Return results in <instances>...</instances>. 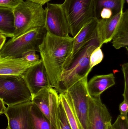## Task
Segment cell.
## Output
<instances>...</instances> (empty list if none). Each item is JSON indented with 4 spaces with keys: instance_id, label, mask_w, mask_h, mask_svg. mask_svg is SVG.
I'll return each mask as SVG.
<instances>
[{
    "instance_id": "27",
    "label": "cell",
    "mask_w": 128,
    "mask_h": 129,
    "mask_svg": "<svg viewBox=\"0 0 128 129\" xmlns=\"http://www.w3.org/2000/svg\"><path fill=\"white\" fill-rule=\"evenodd\" d=\"M36 51H31L23 54L22 58L29 62H36L40 60L39 56L36 54Z\"/></svg>"
},
{
    "instance_id": "7",
    "label": "cell",
    "mask_w": 128,
    "mask_h": 129,
    "mask_svg": "<svg viewBox=\"0 0 128 129\" xmlns=\"http://www.w3.org/2000/svg\"><path fill=\"white\" fill-rule=\"evenodd\" d=\"M88 76L74 84L64 93L79 121L81 129H87L88 100Z\"/></svg>"
},
{
    "instance_id": "21",
    "label": "cell",
    "mask_w": 128,
    "mask_h": 129,
    "mask_svg": "<svg viewBox=\"0 0 128 129\" xmlns=\"http://www.w3.org/2000/svg\"><path fill=\"white\" fill-rule=\"evenodd\" d=\"M59 96L60 101L65 111L71 129H81L79 121L64 94L60 93Z\"/></svg>"
},
{
    "instance_id": "29",
    "label": "cell",
    "mask_w": 128,
    "mask_h": 129,
    "mask_svg": "<svg viewBox=\"0 0 128 129\" xmlns=\"http://www.w3.org/2000/svg\"><path fill=\"white\" fill-rule=\"evenodd\" d=\"M2 100L0 99V114H4L6 111V107Z\"/></svg>"
},
{
    "instance_id": "14",
    "label": "cell",
    "mask_w": 128,
    "mask_h": 129,
    "mask_svg": "<svg viewBox=\"0 0 128 129\" xmlns=\"http://www.w3.org/2000/svg\"><path fill=\"white\" fill-rule=\"evenodd\" d=\"M123 11L107 19H98L97 39L99 46L111 42L116 28L121 18Z\"/></svg>"
},
{
    "instance_id": "26",
    "label": "cell",
    "mask_w": 128,
    "mask_h": 129,
    "mask_svg": "<svg viewBox=\"0 0 128 129\" xmlns=\"http://www.w3.org/2000/svg\"><path fill=\"white\" fill-rule=\"evenodd\" d=\"M23 0H0V7L13 9Z\"/></svg>"
},
{
    "instance_id": "31",
    "label": "cell",
    "mask_w": 128,
    "mask_h": 129,
    "mask_svg": "<svg viewBox=\"0 0 128 129\" xmlns=\"http://www.w3.org/2000/svg\"><path fill=\"white\" fill-rule=\"evenodd\" d=\"M6 40V37L0 34V51L4 44Z\"/></svg>"
},
{
    "instance_id": "22",
    "label": "cell",
    "mask_w": 128,
    "mask_h": 129,
    "mask_svg": "<svg viewBox=\"0 0 128 129\" xmlns=\"http://www.w3.org/2000/svg\"><path fill=\"white\" fill-rule=\"evenodd\" d=\"M101 47H97L91 54L89 57L90 70H92L94 67L100 63L104 58V54Z\"/></svg>"
},
{
    "instance_id": "1",
    "label": "cell",
    "mask_w": 128,
    "mask_h": 129,
    "mask_svg": "<svg viewBox=\"0 0 128 129\" xmlns=\"http://www.w3.org/2000/svg\"><path fill=\"white\" fill-rule=\"evenodd\" d=\"M73 38H62L47 33L39 47L41 60L45 67L49 83L57 92L63 67L71 53Z\"/></svg>"
},
{
    "instance_id": "15",
    "label": "cell",
    "mask_w": 128,
    "mask_h": 129,
    "mask_svg": "<svg viewBox=\"0 0 128 129\" xmlns=\"http://www.w3.org/2000/svg\"><path fill=\"white\" fill-rule=\"evenodd\" d=\"M38 61L28 62L22 58L0 57V75L22 77L29 67Z\"/></svg>"
},
{
    "instance_id": "19",
    "label": "cell",
    "mask_w": 128,
    "mask_h": 129,
    "mask_svg": "<svg viewBox=\"0 0 128 129\" xmlns=\"http://www.w3.org/2000/svg\"><path fill=\"white\" fill-rule=\"evenodd\" d=\"M125 0H95V17L99 19L100 14L103 9L111 10L113 15L123 11Z\"/></svg>"
},
{
    "instance_id": "32",
    "label": "cell",
    "mask_w": 128,
    "mask_h": 129,
    "mask_svg": "<svg viewBox=\"0 0 128 129\" xmlns=\"http://www.w3.org/2000/svg\"><path fill=\"white\" fill-rule=\"evenodd\" d=\"M107 129H115L114 127L113 126L112 123H110L109 125H108V127H107Z\"/></svg>"
},
{
    "instance_id": "23",
    "label": "cell",
    "mask_w": 128,
    "mask_h": 129,
    "mask_svg": "<svg viewBox=\"0 0 128 129\" xmlns=\"http://www.w3.org/2000/svg\"><path fill=\"white\" fill-rule=\"evenodd\" d=\"M58 120L59 129H71L60 100L58 110Z\"/></svg>"
},
{
    "instance_id": "4",
    "label": "cell",
    "mask_w": 128,
    "mask_h": 129,
    "mask_svg": "<svg viewBox=\"0 0 128 129\" xmlns=\"http://www.w3.org/2000/svg\"><path fill=\"white\" fill-rule=\"evenodd\" d=\"M44 26L36 28L5 43L0 51V57L22 58L31 51L39 52V47L46 34Z\"/></svg>"
},
{
    "instance_id": "25",
    "label": "cell",
    "mask_w": 128,
    "mask_h": 129,
    "mask_svg": "<svg viewBox=\"0 0 128 129\" xmlns=\"http://www.w3.org/2000/svg\"><path fill=\"white\" fill-rule=\"evenodd\" d=\"M122 70L124 79V90L122 94L124 100L128 101V63L122 65Z\"/></svg>"
},
{
    "instance_id": "20",
    "label": "cell",
    "mask_w": 128,
    "mask_h": 129,
    "mask_svg": "<svg viewBox=\"0 0 128 129\" xmlns=\"http://www.w3.org/2000/svg\"><path fill=\"white\" fill-rule=\"evenodd\" d=\"M31 129H53L50 122L35 104L31 108Z\"/></svg>"
},
{
    "instance_id": "33",
    "label": "cell",
    "mask_w": 128,
    "mask_h": 129,
    "mask_svg": "<svg viewBox=\"0 0 128 129\" xmlns=\"http://www.w3.org/2000/svg\"><path fill=\"white\" fill-rule=\"evenodd\" d=\"M126 1V2H127V3H128V0H125Z\"/></svg>"
},
{
    "instance_id": "18",
    "label": "cell",
    "mask_w": 128,
    "mask_h": 129,
    "mask_svg": "<svg viewBox=\"0 0 128 129\" xmlns=\"http://www.w3.org/2000/svg\"><path fill=\"white\" fill-rule=\"evenodd\" d=\"M15 31L13 9L0 7V34L5 37H13Z\"/></svg>"
},
{
    "instance_id": "6",
    "label": "cell",
    "mask_w": 128,
    "mask_h": 129,
    "mask_svg": "<svg viewBox=\"0 0 128 129\" xmlns=\"http://www.w3.org/2000/svg\"><path fill=\"white\" fill-rule=\"evenodd\" d=\"M0 99L8 106L31 101L32 95L22 77L0 75Z\"/></svg>"
},
{
    "instance_id": "10",
    "label": "cell",
    "mask_w": 128,
    "mask_h": 129,
    "mask_svg": "<svg viewBox=\"0 0 128 129\" xmlns=\"http://www.w3.org/2000/svg\"><path fill=\"white\" fill-rule=\"evenodd\" d=\"M32 102H26L6 108L4 114L8 121L7 129H31Z\"/></svg>"
},
{
    "instance_id": "24",
    "label": "cell",
    "mask_w": 128,
    "mask_h": 129,
    "mask_svg": "<svg viewBox=\"0 0 128 129\" xmlns=\"http://www.w3.org/2000/svg\"><path fill=\"white\" fill-rule=\"evenodd\" d=\"M115 129H128V116L119 115L113 124Z\"/></svg>"
},
{
    "instance_id": "13",
    "label": "cell",
    "mask_w": 128,
    "mask_h": 129,
    "mask_svg": "<svg viewBox=\"0 0 128 129\" xmlns=\"http://www.w3.org/2000/svg\"><path fill=\"white\" fill-rule=\"evenodd\" d=\"M98 22L97 18H93L86 24L73 38V41L71 53L65 62L63 70L70 65L77 54L84 46L96 38Z\"/></svg>"
},
{
    "instance_id": "8",
    "label": "cell",
    "mask_w": 128,
    "mask_h": 129,
    "mask_svg": "<svg viewBox=\"0 0 128 129\" xmlns=\"http://www.w3.org/2000/svg\"><path fill=\"white\" fill-rule=\"evenodd\" d=\"M31 101L49 120L53 129H59L58 110L59 94L51 86L45 88L32 96Z\"/></svg>"
},
{
    "instance_id": "12",
    "label": "cell",
    "mask_w": 128,
    "mask_h": 129,
    "mask_svg": "<svg viewBox=\"0 0 128 129\" xmlns=\"http://www.w3.org/2000/svg\"><path fill=\"white\" fill-rule=\"evenodd\" d=\"M22 77L32 96L50 86L46 69L41 59L36 64L29 67Z\"/></svg>"
},
{
    "instance_id": "3",
    "label": "cell",
    "mask_w": 128,
    "mask_h": 129,
    "mask_svg": "<svg viewBox=\"0 0 128 129\" xmlns=\"http://www.w3.org/2000/svg\"><path fill=\"white\" fill-rule=\"evenodd\" d=\"M13 10L15 31L13 38L45 25L46 11L43 5L26 0Z\"/></svg>"
},
{
    "instance_id": "17",
    "label": "cell",
    "mask_w": 128,
    "mask_h": 129,
    "mask_svg": "<svg viewBox=\"0 0 128 129\" xmlns=\"http://www.w3.org/2000/svg\"><path fill=\"white\" fill-rule=\"evenodd\" d=\"M113 46L118 50L125 47L128 50V10L123 11L121 18L112 39Z\"/></svg>"
},
{
    "instance_id": "5",
    "label": "cell",
    "mask_w": 128,
    "mask_h": 129,
    "mask_svg": "<svg viewBox=\"0 0 128 129\" xmlns=\"http://www.w3.org/2000/svg\"><path fill=\"white\" fill-rule=\"evenodd\" d=\"M61 5L73 38L86 24L95 18V0H64Z\"/></svg>"
},
{
    "instance_id": "30",
    "label": "cell",
    "mask_w": 128,
    "mask_h": 129,
    "mask_svg": "<svg viewBox=\"0 0 128 129\" xmlns=\"http://www.w3.org/2000/svg\"><path fill=\"white\" fill-rule=\"evenodd\" d=\"M37 4H39L41 5H43L46 3H48L49 2L52 0H29Z\"/></svg>"
},
{
    "instance_id": "2",
    "label": "cell",
    "mask_w": 128,
    "mask_h": 129,
    "mask_svg": "<svg viewBox=\"0 0 128 129\" xmlns=\"http://www.w3.org/2000/svg\"><path fill=\"white\" fill-rule=\"evenodd\" d=\"M98 46L96 36L84 46L70 65L63 70L57 91L58 93H64L74 84L89 75L91 71L89 67L90 55Z\"/></svg>"
},
{
    "instance_id": "9",
    "label": "cell",
    "mask_w": 128,
    "mask_h": 129,
    "mask_svg": "<svg viewBox=\"0 0 128 129\" xmlns=\"http://www.w3.org/2000/svg\"><path fill=\"white\" fill-rule=\"evenodd\" d=\"M44 27L49 34L62 38L70 36L69 27L61 4L47 3Z\"/></svg>"
},
{
    "instance_id": "16",
    "label": "cell",
    "mask_w": 128,
    "mask_h": 129,
    "mask_svg": "<svg viewBox=\"0 0 128 129\" xmlns=\"http://www.w3.org/2000/svg\"><path fill=\"white\" fill-rule=\"evenodd\" d=\"M115 84L113 73L97 75L93 77L87 83V89L89 96L99 98L104 91Z\"/></svg>"
},
{
    "instance_id": "28",
    "label": "cell",
    "mask_w": 128,
    "mask_h": 129,
    "mask_svg": "<svg viewBox=\"0 0 128 129\" xmlns=\"http://www.w3.org/2000/svg\"><path fill=\"white\" fill-rule=\"evenodd\" d=\"M120 115L127 116L128 112V101L124 100L119 105Z\"/></svg>"
},
{
    "instance_id": "11",
    "label": "cell",
    "mask_w": 128,
    "mask_h": 129,
    "mask_svg": "<svg viewBox=\"0 0 128 129\" xmlns=\"http://www.w3.org/2000/svg\"><path fill=\"white\" fill-rule=\"evenodd\" d=\"M112 116L100 97L89 96L87 119V129H107Z\"/></svg>"
}]
</instances>
